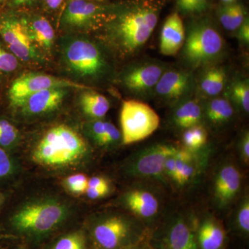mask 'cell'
<instances>
[{
	"mask_svg": "<svg viewBox=\"0 0 249 249\" xmlns=\"http://www.w3.org/2000/svg\"><path fill=\"white\" fill-rule=\"evenodd\" d=\"M76 213V204L67 196L50 191L34 193L6 206L0 215V233L36 247L66 227Z\"/></svg>",
	"mask_w": 249,
	"mask_h": 249,
	"instance_id": "cell-1",
	"label": "cell"
},
{
	"mask_svg": "<svg viewBox=\"0 0 249 249\" xmlns=\"http://www.w3.org/2000/svg\"><path fill=\"white\" fill-rule=\"evenodd\" d=\"M89 143L66 124L52 126L33 144L27 155L34 166L51 174L73 173L83 169L91 159Z\"/></svg>",
	"mask_w": 249,
	"mask_h": 249,
	"instance_id": "cell-2",
	"label": "cell"
},
{
	"mask_svg": "<svg viewBox=\"0 0 249 249\" xmlns=\"http://www.w3.org/2000/svg\"><path fill=\"white\" fill-rule=\"evenodd\" d=\"M159 17L158 5L149 1H140L116 19L109 31V37L124 55H134L150 39Z\"/></svg>",
	"mask_w": 249,
	"mask_h": 249,
	"instance_id": "cell-3",
	"label": "cell"
},
{
	"mask_svg": "<svg viewBox=\"0 0 249 249\" xmlns=\"http://www.w3.org/2000/svg\"><path fill=\"white\" fill-rule=\"evenodd\" d=\"M87 237L94 249H123L140 243L142 225L137 219L119 212L91 216L86 224Z\"/></svg>",
	"mask_w": 249,
	"mask_h": 249,
	"instance_id": "cell-4",
	"label": "cell"
},
{
	"mask_svg": "<svg viewBox=\"0 0 249 249\" xmlns=\"http://www.w3.org/2000/svg\"><path fill=\"white\" fill-rule=\"evenodd\" d=\"M222 36L207 22L192 24L186 34L182 47L183 58L194 68L206 66L215 62L224 51Z\"/></svg>",
	"mask_w": 249,
	"mask_h": 249,
	"instance_id": "cell-5",
	"label": "cell"
},
{
	"mask_svg": "<svg viewBox=\"0 0 249 249\" xmlns=\"http://www.w3.org/2000/svg\"><path fill=\"white\" fill-rule=\"evenodd\" d=\"M121 137L124 145L144 140L160 127V119L150 106L142 101L127 100L121 108Z\"/></svg>",
	"mask_w": 249,
	"mask_h": 249,
	"instance_id": "cell-6",
	"label": "cell"
},
{
	"mask_svg": "<svg viewBox=\"0 0 249 249\" xmlns=\"http://www.w3.org/2000/svg\"><path fill=\"white\" fill-rule=\"evenodd\" d=\"M65 58L72 71L81 76L96 78L102 76L107 70L104 55L91 41H72L65 49Z\"/></svg>",
	"mask_w": 249,
	"mask_h": 249,
	"instance_id": "cell-7",
	"label": "cell"
},
{
	"mask_svg": "<svg viewBox=\"0 0 249 249\" xmlns=\"http://www.w3.org/2000/svg\"><path fill=\"white\" fill-rule=\"evenodd\" d=\"M55 88L91 89L89 87L86 85L51 75L37 73H26L13 82L9 91L10 103L13 107L19 108L31 95L43 90Z\"/></svg>",
	"mask_w": 249,
	"mask_h": 249,
	"instance_id": "cell-8",
	"label": "cell"
},
{
	"mask_svg": "<svg viewBox=\"0 0 249 249\" xmlns=\"http://www.w3.org/2000/svg\"><path fill=\"white\" fill-rule=\"evenodd\" d=\"M178 148L169 144H157L136 155L127 164V173L142 178H159L163 175L167 159Z\"/></svg>",
	"mask_w": 249,
	"mask_h": 249,
	"instance_id": "cell-9",
	"label": "cell"
},
{
	"mask_svg": "<svg viewBox=\"0 0 249 249\" xmlns=\"http://www.w3.org/2000/svg\"><path fill=\"white\" fill-rule=\"evenodd\" d=\"M164 64L156 61H140L124 71L123 84L131 93L140 97L153 94L156 85L166 70Z\"/></svg>",
	"mask_w": 249,
	"mask_h": 249,
	"instance_id": "cell-10",
	"label": "cell"
},
{
	"mask_svg": "<svg viewBox=\"0 0 249 249\" xmlns=\"http://www.w3.org/2000/svg\"><path fill=\"white\" fill-rule=\"evenodd\" d=\"M196 86V79L191 71L167 68L156 85L153 94L165 102L179 103L188 98Z\"/></svg>",
	"mask_w": 249,
	"mask_h": 249,
	"instance_id": "cell-11",
	"label": "cell"
},
{
	"mask_svg": "<svg viewBox=\"0 0 249 249\" xmlns=\"http://www.w3.org/2000/svg\"><path fill=\"white\" fill-rule=\"evenodd\" d=\"M0 35L16 58L24 61L35 58L29 30L22 22L14 18L0 19Z\"/></svg>",
	"mask_w": 249,
	"mask_h": 249,
	"instance_id": "cell-12",
	"label": "cell"
},
{
	"mask_svg": "<svg viewBox=\"0 0 249 249\" xmlns=\"http://www.w3.org/2000/svg\"><path fill=\"white\" fill-rule=\"evenodd\" d=\"M67 93L64 88L43 90L29 96L19 108L28 116L45 115L61 106Z\"/></svg>",
	"mask_w": 249,
	"mask_h": 249,
	"instance_id": "cell-13",
	"label": "cell"
},
{
	"mask_svg": "<svg viewBox=\"0 0 249 249\" xmlns=\"http://www.w3.org/2000/svg\"><path fill=\"white\" fill-rule=\"evenodd\" d=\"M186 39V29L178 13L167 18L160 31V53L166 56L176 55L182 49Z\"/></svg>",
	"mask_w": 249,
	"mask_h": 249,
	"instance_id": "cell-14",
	"label": "cell"
},
{
	"mask_svg": "<svg viewBox=\"0 0 249 249\" xmlns=\"http://www.w3.org/2000/svg\"><path fill=\"white\" fill-rule=\"evenodd\" d=\"M121 202L132 213L145 219L156 215L160 208L158 199L155 195L140 188L126 192L121 198Z\"/></svg>",
	"mask_w": 249,
	"mask_h": 249,
	"instance_id": "cell-15",
	"label": "cell"
},
{
	"mask_svg": "<svg viewBox=\"0 0 249 249\" xmlns=\"http://www.w3.org/2000/svg\"><path fill=\"white\" fill-rule=\"evenodd\" d=\"M241 186V175L233 165L223 167L218 173L214 183V196L218 204L226 206L231 202Z\"/></svg>",
	"mask_w": 249,
	"mask_h": 249,
	"instance_id": "cell-16",
	"label": "cell"
},
{
	"mask_svg": "<svg viewBox=\"0 0 249 249\" xmlns=\"http://www.w3.org/2000/svg\"><path fill=\"white\" fill-rule=\"evenodd\" d=\"M101 12V7L89 0H71L64 13L62 22L71 27H85L93 22Z\"/></svg>",
	"mask_w": 249,
	"mask_h": 249,
	"instance_id": "cell-17",
	"label": "cell"
},
{
	"mask_svg": "<svg viewBox=\"0 0 249 249\" xmlns=\"http://www.w3.org/2000/svg\"><path fill=\"white\" fill-rule=\"evenodd\" d=\"M165 249H198L196 236L191 226L182 219L171 223L164 237Z\"/></svg>",
	"mask_w": 249,
	"mask_h": 249,
	"instance_id": "cell-18",
	"label": "cell"
},
{
	"mask_svg": "<svg viewBox=\"0 0 249 249\" xmlns=\"http://www.w3.org/2000/svg\"><path fill=\"white\" fill-rule=\"evenodd\" d=\"M227 82V72L224 67L211 66L206 67L196 84L203 96L211 98L224 91Z\"/></svg>",
	"mask_w": 249,
	"mask_h": 249,
	"instance_id": "cell-19",
	"label": "cell"
},
{
	"mask_svg": "<svg viewBox=\"0 0 249 249\" xmlns=\"http://www.w3.org/2000/svg\"><path fill=\"white\" fill-rule=\"evenodd\" d=\"M203 113L202 106L197 100L187 98L178 103L173 114V121L179 128L188 129L200 124Z\"/></svg>",
	"mask_w": 249,
	"mask_h": 249,
	"instance_id": "cell-20",
	"label": "cell"
},
{
	"mask_svg": "<svg viewBox=\"0 0 249 249\" xmlns=\"http://www.w3.org/2000/svg\"><path fill=\"white\" fill-rule=\"evenodd\" d=\"M226 233L219 222L207 219L201 224L196 240L200 249H221L224 245Z\"/></svg>",
	"mask_w": 249,
	"mask_h": 249,
	"instance_id": "cell-21",
	"label": "cell"
},
{
	"mask_svg": "<svg viewBox=\"0 0 249 249\" xmlns=\"http://www.w3.org/2000/svg\"><path fill=\"white\" fill-rule=\"evenodd\" d=\"M80 104L85 115L94 120L104 117L110 107V103L106 96L90 90L81 95Z\"/></svg>",
	"mask_w": 249,
	"mask_h": 249,
	"instance_id": "cell-22",
	"label": "cell"
},
{
	"mask_svg": "<svg viewBox=\"0 0 249 249\" xmlns=\"http://www.w3.org/2000/svg\"><path fill=\"white\" fill-rule=\"evenodd\" d=\"M204 113L211 124H221L230 121L233 116L234 109L229 98L216 96L206 103Z\"/></svg>",
	"mask_w": 249,
	"mask_h": 249,
	"instance_id": "cell-23",
	"label": "cell"
},
{
	"mask_svg": "<svg viewBox=\"0 0 249 249\" xmlns=\"http://www.w3.org/2000/svg\"><path fill=\"white\" fill-rule=\"evenodd\" d=\"M27 28L32 41H35L42 48H52L55 39V33L52 24L46 18H36L31 22L29 27Z\"/></svg>",
	"mask_w": 249,
	"mask_h": 249,
	"instance_id": "cell-24",
	"label": "cell"
},
{
	"mask_svg": "<svg viewBox=\"0 0 249 249\" xmlns=\"http://www.w3.org/2000/svg\"><path fill=\"white\" fill-rule=\"evenodd\" d=\"M177 176L175 182L183 185L196 176V165L192 151L187 149H178L176 154Z\"/></svg>",
	"mask_w": 249,
	"mask_h": 249,
	"instance_id": "cell-25",
	"label": "cell"
},
{
	"mask_svg": "<svg viewBox=\"0 0 249 249\" xmlns=\"http://www.w3.org/2000/svg\"><path fill=\"white\" fill-rule=\"evenodd\" d=\"M88 245L85 229H74L55 237L45 249H87Z\"/></svg>",
	"mask_w": 249,
	"mask_h": 249,
	"instance_id": "cell-26",
	"label": "cell"
},
{
	"mask_svg": "<svg viewBox=\"0 0 249 249\" xmlns=\"http://www.w3.org/2000/svg\"><path fill=\"white\" fill-rule=\"evenodd\" d=\"M20 162L14 154L0 147V188H4L18 178L20 174Z\"/></svg>",
	"mask_w": 249,
	"mask_h": 249,
	"instance_id": "cell-27",
	"label": "cell"
},
{
	"mask_svg": "<svg viewBox=\"0 0 249 249\" xmlns=\"http://www.w3.org/2000/svg\"><path fill=\"white\" fill-rule=\"evenodd\" d=\"M227 88V98L231 100L237 107L249 111V83L246 78H234Z\"/></svg>",
	"mask_w": 249,
	"mask_h": 249,
	"instance_id": "cell-28",
	"label": "cell"
},
{
	"mask_svg": "<svg viewBox=\"0 0 249 249\" xmlns=\"http://www.w3.org/2000/svg\"><path fill=\"white\" fill-rule=\"evenodd\" d=\"M20 142V133L15 124L0 117V147L13 153Z\"/></svg>",
	"mask_w": 249,
	"mask_h": 249,
	"instance_id": "cell-29",
	"label": "cell"
},
{
	"mask_svg": "<svg viewBox=\"0 0 249 249\" xmlns=\"http://www.w3.org/2000/svg\"><path fill=\"white\" fill-rule=\"evenodd\" d=\"M208 140L206 129L200 124L186 129L183 134V142L187 150H196L204 146Z\"/></svg>",
	"mask_w": 249,
	"mask_h": 249,
	"instance_id": "cell-30",
	"label": "cell"
},
{
	"mask_svg": "<svg viewBox=\"0 0 249 249\" xmlns=\"http://www.w3.org/2000/svg\"><path fill=\"white\" fill-rule=\"evenodd\" d=\"M88 181L89 178L84 173H72L62 179V184L70 194L80 196L85 194L88 189Z\"/></svg>",
	"mask_w": 249,
	"mask_h": 249,
	"instance_id": "cell-31",
	"label": "cell"
},
{
	"mask_svg": "<svg viewBox=\"0 0 249 249\" xmlns=\"http://www.w3.org/2000/svg\"><path fill=\"white\" fill-rule=\"evenodd\" d=\"M111 123L98 119L87 124L85 129L88 135L95 143L100 145L104 136L107 133Z\"/></svg>",
	"mask_w": 249,
	"mask_h": 249,
	"instance_id": "cell-32",
	"label": "cell"
},
{
	"mask_svg": "<svg viewBox=\"0 0 249 249\" xmlns=\"http://www.w3.org/2000/svg\"><path fill=\"white\" fill-rule=\"evenodd\" d=\"M177 4L185 14H200L207 9L209 0H177Z\"/></svg>",
	"mask_w": 249,
	"mask_h": 249,
	"instance_id": "cell-33",
	"label": "cell"
},
{
	"mask_svg": "<svg viewBox=\"0 0 249 249\" xmlns=\"http://www.w3.org/2000/svg\"><path fill=\"white\" fill-rule=\"evenodd\" d=\"M18 65V58L14 54L5 50L0 45V71L4 73L14 71Z\"/></svg>",
	"mask_w": 249,
	"mask_h": 249,
	"instance_id": "cell-34",
	"label": "cell"
},
{
	"mask_svg": "<svg viewBox=\"0 0 249 249\" xmlns=\"http://www.w3.org/2000/svg\"><path fill=\"white\" fill-rule=\"evenodd\" d=\"M237 227L243 233L248 235L249 232V200L246 198L237 213Z\"/></svg>",
	"mask_w": 249,
	"mask_h": 249,
	"instance_id": "cell-35",
	"label": "cell"
},
{
	"mask_svg": "<svg viewBox=\"0 0 249 249\" xmlns=\"http://www.w3.org/2000/svg\"><path fill=\"white\" fill-rule=\"evenodd\" d=\"M218 16L222 27L232 31V4H224L219 8Z\"/></svg>",
	"mask_w": 249,
	"mask_h": 249,
	"instance_id": "cell-36",
	"label": "cell"
},
{
	"mask_svg": "<svg viewBox=\"0 0 249 249\" xmlns=\"http://www.w3.org/2000/svg\"><path fill=\"white\" fill-rule=\"evenodd\" d=\"M246 18L243 6L235 2L232 3V31L237 30Z\"/></svg>",
	"mask_w": 249,
	"mask_h": 249,
	"instance_id": "cell-37",
	"label": "cell"
},
{
	"mask_svg": "<svg viewBox=\"0 0 249 249\" xmlns=\"http://www.w3.org/2000/svg\"><path fill=\"white\" fill-rule=\"evenodd\" d=\"M176 152L167 159L164 165V170H163V174L173 179L174 181H175L177 176L176 158H175Z\"/></svg>",
	"mask_w": 249,
	"mask_h": 249,
	"instance_id": "cell-38",
	"label": "cell"
},
{
	"mask_svg": "<svg viewBox=\"0 0 249 249\" xmlns=\"http://www.w3.org/2000/svg\"><path fill=\"white\" fill-rule=\"evenodd\" d=\"M109 188H88L85 195L89 199H101L109 193Z\"/></svg>",
	"mask_w": 249,
	"mask_h": 249,
	"instance_id": "cell-39",
	"label": "cell"
},
{
	"mask_svg": "<svg viewBox=\"0 0 249 249\" xmlns=\"http://www.w3.org/2000/svg\"><path fill=\"white\" fill-rule=\"evenodd\" d=\"M237 30H238L237 37H238L239 40L242 43L248 45L249 42V22L248 18H246L242 25Z\"/></svg>",
	"mask_w": 249,
	"mask_h": 249,
	"instance_id": "cell-40",
	"label": "cell"
},
{
	"mask_svg": "<svg viewBox=\"0 0 249 249\" xmlns=\"http://www.w3.org/2000/svg\"><path fill=\"white\" fill-rule=\"evenodd\" d=\"M88 188H109V184L106 178L103 177L94 176L89 178Z\"/></svg>",
	"mask_w": 249,
	"mask_h": 249,
	"instance_id": "cell-41",
	"label": "cell"
},
{
	"mask_svg": "<svg viewBox=\"0 0 249 249\" xmlns=\"http://www.w3.org/2000/svg\"><path fill=\"white\" fill-rule=\"evenodd\" d=\"M241 151H242V158L246 162L249 160V134L248 132H246L242 137L241 142Z\"/></svg>",
	"mask_w": 249,
	"mask_h": 249,
	"instance_id": "cell-42",
	"label": "cell"
},
{
	"mask_svg": "<svg viewBox=\"0 0 249 249\" xmlns=\"http://www.w3.org/2000/svg\"><path fill=\"white\" fill-rule=\"evenodd\" d=\"M11 193L4 188H0V215L9 203Z\"/></svg>",
	"mask_w": 249,
	"mask_h": 249,
	"instance_id": "cell-43",
	"label": "cell"
},
{
	"mask_svg": "<svg viewBox=\"0 0 249 249\" xmlns=\"http://www.w3.org/2000/svg\"><path fill=\"white\" fill-rule=\"evenodd\" d=\"M47 6L50 9H56L61 5L63 0H45Z\"/></svg>",
	"mask_w": 249,
	"mask_h": 249,
	"instance_id": "cell-44",
	"label": "cell"
},
{
	"mask_svg": "<svg viewBox=\"0 0 249 249\" xmlns=\"http://www.w3.org/2000/svg\"><path fill=\"white\" fill-rule=\"evenodd\" d=\"M123 249H150L148 247H145V246H142L140 243L137 244V245L131 246V247H127Z\"/></svg>",
	"mask_w": 249,
	"mask_h": 249,
	"instance_id": "cell-45",
	"label": "cell"
},
{
	"mask_svg": "<svg viewBox=\"0 0 249 249\" xmlns=\"http://www.w3.org/2000/svg\"><path fill=\"white\" fill-rule=\"evenodd\" d=\"M30 0H14V2L17 5L25 4Z\"/></svg>",
	"mask_w": 249,
	"mask_h": 249,
	"instance_id": "cell-46",
	"label": "cell"
},
{
	"mask_svg": "<svg viewBox=\"0 0 249 249\" xmlns=\"http://www.w3.org/2000/svg\"><path fill=\"white\" fill-rule=\"evenodd\" d=\"M12 240V237L8 235L0 233V240Z\"/></svg>",
	"mask_w": 249,
	"mask_h": 249,
	"instance_id": "cell-47",
	"label": "cell"
},
{
	"mask_svg": "<svg viewBox=\"0 0 249 249\" xmlns=\"http://www.w3.org/2000/svg\"><path fill=\"white\" fill-rule=\"evenodd\" d=\"M221 1L224 4H232V3H235L237 0H221Z\"/></svg>",
	"mask_w": 249,
	"mask_h": 249,
	"instance_id": "cell-48",
	"label": "cell"
},
{
	"mask_svg": "<svg viewBox=\"0 0 249 249\" xmlns=\"http://www.w3.org/2000/svg\"><path fill=\"white\" fill-rule=\"evenodd\" d=\"M25 249L22 248V247H18V248H14V249Z\"/></svg>",
	"mask_w": 249,
	"mask_h": 249,
	"instance_id": "cell-49",
	"label": "cell"
},
{
	"mask_svg": "<svg viewBox=\"0 0 249 249\" xmlns=\"http://www.w3.org/2000/svg\"><path fill=\"white\" fill-rule=\"evenodd\" d=\"M3 0H0V2H1V1H2Z\"/></svg>",
	"mask_w": 249,
	"mask_h": 249,
	"instance_id": "cell-50",
	"label": "cell"
},
{
	"mask_svg": "<svg viewBox=\"0 0 249 249\" xmlns=\"http://www.w3.org/2000/svg\"><path fill=\"white\" fill-rule=\"evenodd\" d=\"M89 1H90V0H89Z\"/></svg>",
	"mask_w": 249,
	"mask_h": 249,
	"instance_id": "cell-51",
	"label": "cell"
}]
</instances>
